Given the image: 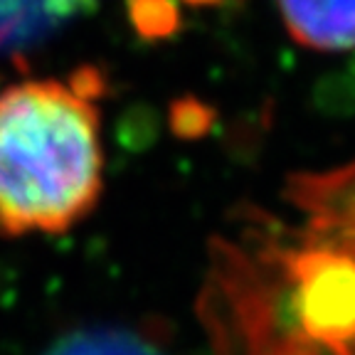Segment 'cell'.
<instances>
[{
	"label": "cell",
	"mask_w": 355,
	"mask_h": 355,
	"mask_svg": "<svg viewBox=\"0 0 355 355\" xmlns=\"http://www.w3.org/2000/svg\"><path fill=\"white\" fill-rule=\"evenodd\" d=\"M205 304L225 355H355V232L220 242Z\"/></svg>",
	"instance_id": "1"
},
{
	"label": "cell",
	"mask_w": 355,
	"mask_h": 355,
	"mask_svg": "<svg viewBox=\"0 0 355 355\" xmlns=\"http://www.w3.org/2000/svg\"><path fill=\"white\" fill-rule=\"evenodd\" d=\"M92 79H33L0 92V234H62L104 190Z\"/></svg>",
	"instance_id": "2"
},
{
	"label": "cell",
	"mask_w": 355,
	"mask_h": 355,
	"mask_svg": "<svg viewBox=\"0 0 355 355\" xmlns=\"http://www.w3.org/2000/svg\"><path fill=\"white\" fill-rule=\"evenodd\" d=\"M288 35L304 47L343 52L355 47V0H279Z\"/></svg>",
	"instance_id": "3"
},
{
	"label": "cell",
	"mask_w": 355,
	"mask_h": 355,
	"mask_svg": "<svg viewBox=\"0 0 355 355\" xmlns=\"http://www.w3.org/2000/svg\"><path fill=\"white\" fill-rule=\"evenodd\" d=\"M288 200L304 212L309 225H355V161L326 173L296 175L288 188Z\"/></svg>",
	"instance_id": "4"
},
{
	"label": "cell",
	"mask_w": 355,
	"mask_h": 355,
	"mask_svg": "<svg viewBox=\"0 0 355 355\" xmlns=\"http://www.w3.org/2000/svg\"><path fill=\"white\" fill-rule=\"evenodd\" d=\"M42 355H173L166 338L155 328L96 326L74 331Z\"/></svg>",
	"instance_id": "5"
}]
</instances>
